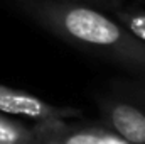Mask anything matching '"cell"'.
<instances>
[{"label": "cell", "mask_w": 145, "mask_h": 144, "mask_svg": "<svg viewBox=\"0 0 145 144\" xmlns=\"http://www.w3.org/2000/svg\"><path fill=\"white\" fill-rule=\"evenodd\" d=\"M0 112L31 119L34 122H59L81 115L79 108L52 105L36 95L25 93L22 90H14L5 85H0Z\"/></svg>", "instance_id": "obj_2"}, {"label": "cell", "mask_w": 145, "mask_h": 144, "mask_svg": "<svg viewBox=\"0 0 145 144\" xmlns=\"http://www.w3.org/2000/svg\"><path fill=\"white\" fill-rule=\"evenodd\" d=\"M105 117L113 132L132 144H145V112L128 102L105 104Z\"/></svg>", "instance_id": "obj_3"}, {"label": "cell", "mask_w": 145, "mask_h": 144, "mask_svg": "<svg viewBox=\"0 0 145 144\" xmlns=\"http://www.w3.org/2000/svg\"><path fill=\"white\" fill-rule=\"evenodd\" d=\"M110 2H113V3H116V2H120V0H110Z\"/></svg>", "instance_id": "obj_10"}, {"label": "cell", "mask_w": 145, "mask_h": 144, "mask_svg": "<svg viewBox=\"0 0 145 144\" xmlns=\"http://www.w3.org/2000/svg\"><path fill=\"white\" fill-rule=\"evenodd\" d=\"M0 144H12V143H0Z\"/></svg>", "instance_id": "obj_11"}, {"label": "cell", "mask_w": 145, "mask_h": 144, "mask_svg": "<svg viewBox=\"0 0 145 144\" xmlns=\"http://www.w3.org/2000/svg\"><path fill=\"white\" fill-rule=\"evenodd\" d=\"M57 141L59 144H132L113 131L98 127L69 129L68 126L57 132Z\"/></svg>", "instance_id": "obj_5"}, {"label": "cell", "mask_w": 145, "mask_h": 144, "mask_svg": "<svg viewBox=\"0 0 145 144\" xmlns=\"http://www.w3.org/2000/svg\"><path fill=\"white\" fill-rule=\"evenodd\" d=\"M135 93L138 95V98H142V100L145 102V83L144 85H138V87L135 88Z\"/></svg>", "instance_id": "obj_8"}, {"label": "cell", "mask_w": 145, "mask_h": 144, "mask_svg": "<svg viewBox=\"0 0 145 144\" xmlns=\"http://www.w3.org/2000/svg\"><path fill=\"white\" fill-rule=\"evenodd\" d=\"M115 17L125 29H128L135 37L145 42V10L121 9L115 12Z\"/></svg>", "instance_id": "obj_6"}, {"label": "cell", "mask_w": 145, "mask_h": 144, "mask_svg": "<svg viewBox=\"0 0 145 144\" xmlns=\"http://www.w3.org/2000/svg\"><path fill=\"white\" fill-rule=\"evenodd\" d=\"M81 2H84V3H91V5H100V7H110V9H113L116 3H113V2H110V0H81Z\"/></svg>", "instance_id": "obj_7"}, {"label": "cell", "mask_w": 145, "mask_h": 144, "mask_svg": "<svg viewBox=\"0 0 145 144\" xmlns=\"http://www.w3.org/2000/svg\"><path fill=\"white\" fill-rule=\"evenodd\" d=\"M37 20L69 44L96 54L145 81V42L88 3L25 0Z\"/></svg>", "instance_id": "obj_1"}, {"label": "cell", "mask_w": 145, "mask_h": 144, "mask_svg": "<svg viewBox=\"0 0 145 144\" xmlns=\"http://www.w3.org/2000/svg\"><path fill=\"white\" fill-rule=\"evenodd\" d=\"M40 144H59V141H57V134H54V136L47 137L44 143H40Z\"/></svg>", "instance_id": "obj_9"}, {"label": "cell", "mask_w": 145, "mask_h": 144, "mask_svg": "<svg viewBox=\"0 0 145 144\" xmlns=\"http://www.w3.org/2000/svg\"><path fill=\"white\" fill-rule=\"evenodd\" d=\"M22 2H25V0H22Z\"/></svg>", "instance_id": "obj_12"}, {"label": "cell", "mask_w": 145, "mask_h": 144, "mask_svg": "<svg viewBox=\"0 0 145 144\" xmlns=\"http://www.w3.org/2000/svg\"><path fill=\"white\" fill-rule=\"evenodd\" d=\"M64 120L59 122H36L27 126L17 119L0 112V143L12 144H40L47 137L57 134L64 127Z\"/></svg>", "instance_id": "obj_4"}]
</instances>
